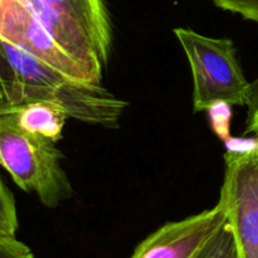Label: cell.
Listing matches in <instances>:
<instances>
[{"mask_svg":"<svg viewBox=\"0 0 258 258\" xmlns=\"http://www.w3.org/2000/svg\"><path fill=\"white\" fill-rule=\"evenodd\" d=\"M2 105L50 101L64 108L70 118L116 127L127 102L97 83L64 75L23 48L0 39ZM0 105V106H2Z\"/></svg>","mask_w":258,"mask_h":258,"instance_id":"1","label":"cell"},{"mask_svg":"<svg viewBox=\"0 0 258 258\" xmlns=\"http://www.w3.org/2000/svg\"><path fill=\"white\" fill-rule=\"evenodd\" d=\"M9 2L37 20L101 83L111 49V25L103 0Z\"/></svg>","mask_w":258,"mask_h":258,"instance_id":"2","label":"cell"},{"mask_svg":"<svg viewBox=\"0 0 258 258\" xmlns=\"http://www.w3.org/2000/svg\"><path fill=\"white\" fill-rule=\"evenodd\" d=\"M60 159L54 141L22 130L0 113V166L22 190L37 194L47 208H55L72 197Z\"/></svg>","mask_w":258,"mask_h":258,"instance_id":"3","label":"cell"},{"mask_svg":"<svg viewBox=\"0 0 258 258\" xmlns=\"http://www.w3.org/2000/svg\"><path fill=\"white\" fill-rule=\"evenodd\" d=\"M193 76V107L208 111L218 103L246 106L249 85L229 38H212L186 28L174 29Z\"/></svg>","mask_w":258,"mask_h":258,"instance_id":"4","label":"cell"},{"mask_svg":"<svg viewBox=\"0 0 258 258\" xmlns=\"http://www.w3.org/2000/svg\"><path fill=\"white\" fill-rule=\"evenodd\" d=\"M219 201L227 212L241 258H258V140L246 150H229Z\"/></svg>","mask_w":258,"mask_h":258,"instance_id":"5","label":"cell"},{"mask_svg":"<svg viewBox=\"0 0 258 258\" xmlns=\"http://www.w3.org/2000/svg\"><path fill=\"white\" fill-rule=\"evenodd\" d=\"M223 202L196 216L164 224L138 244L130 258H198L226 226Z\"/></svg>","mask_w":258,"mask_h":258,"instance_id":"6","label":"cell"},{"mask_svg":"<svg viewBox=\"0 0 258 258\" xmlns=\"http://www.w3.org/2000/svg\"><path fill=\"white\" fill-rule=\"evenodd\" d=\"M0 113L22 130L44 136L54 143L62 138L66 120L70 118L59 105L43 100L13 106L2 105Z\"/></svg>","mask_w":258,"mask_h":258,"instance_id":"7","label":"cell"},{"mask_svg":"<svg viewBox=\"0 0 258 258\" xmlns=\"http://www.w3.org/2000/svg\"><path fill=\"white\" fill-rule=\"evenodd\" d=\"M198 258H241L236 238L228 223L207 244Z\"/></svg>","mask_w":258,"mask_h":258,"instance_id":"8","label":"cell"},{"mask_svg":"<svg viewBox=\"0 0 258 258\" xmlns=\"http://www.w3.org/2000/svg\"><path fill=\"white\" fill-rule=\"evenodd\" d=\"M18 227L19 222L14 197L0 178V237H15Z\"/></svg>","mask_w":258,"mask_h":258,"instance_id":"9","label":"cell"},{"mask_svg":"<svg viewBox=\"0 0 258 258\" xmlns=\"http://www.w3.org/2000/svg\"><path fill=\"white\" fill-rule=\"evenodd\" d=\"M217 7L258 23V0H212Z\"/></svg>","mask_w":258,"mask_h":258,"instance_id":"10","label":"cell"},{"mask_svg":"<svg viewBox=\"0 0 258 258\" xmlns=\"http://www.w3.org/2000/svg\"><path fill=\"white\" fill-rule=\"evenodd\" d=\"M247 120L244 135L253 134L258 140V77L249 85L247 98Z\"/></svg>","mask_w":258,"mask_h":258,"instance_id":"11","label":"cell"},{"mask_svg":"<svg viewBox=\"0 0 258 258\" xmlns=\"http://www.w3.org/2000/svg\"><path fill=\"white\" fill-rule=\"evenodd\" d=\"M0 258H34L27 244L15 237H0Z\"/></svg>","mask_w":258,"mask_h":258,"instance_id":"12","label":"cell"},{"mask_svg":"<svg viewBox=\"0 0 258 258\" xmlns=\"http://www.w3.org/2000/svg\"><path fill=\"white\" fill-rule=\"evenodd\" d=\"M0 105H2V95H0Z\"/></svg>","mask_w":258,"mask_h":258,"instance_id":"13","label":"cell"}]
</instances>
